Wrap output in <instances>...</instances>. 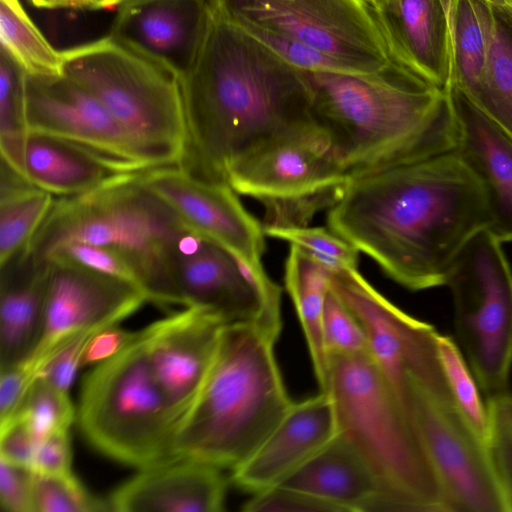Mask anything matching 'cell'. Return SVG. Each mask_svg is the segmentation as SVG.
<instances>
[{
	"label": "cell",
	"instance_id": "1",
	"mask_svg": "<svg viewBox=\"0 0 512 512\" xmlns=\"http://www.w3.org/2000/svg\"><path fill=\"white\" fill-rule=\"evenodd\" d=\"M327 223L389 278L419 291L446 285L490 215L482 185L454 151L411 143L349 170Z\"/></svg>",
	"mask_w": 512,
	"mask_h": 512
},
{
	"label": "cell",
	"instance_id": "2",
	"mask_svg": "<svg viewBox=\"0 0 512 512\" xmlns=\"http://www.w3.org/2000/svg\"><path fill=\"white\" fill-rule=\"evenodd\" d=\"M180 86L188 137L183 166L207 179L227 182L228 170L258 146L318 126L305 72L212 9Z\"/></svg>",
	"mask_w": 512,
	"mask_h": 512
},
{
	"label": "cell",
	"instance_id": "3",
	"mask_svg": "<svg viewBox=\"0 0 512 512\" xmlns=\"http://www.w3.org/2000/svg\"><path fill=\"white\" fill-rule=\"evenodd\" d=\"M280 331L258 321L226 325L203 388L176 434V458L233 471L290 408L274 347Z\"/></svg>",
	"mask_w": 512,
	"mask_h": 512
},
{
	"label": "cell",
	"instance_id": "4",
	"mask_svg": "<svg viewBox=\"0 0 512 512\" xmlns=\"http://www.w3.org/2000/svg\"><path fill=\"white\" fill-rule=\"evenodd\" d=\"M142 172H121L88 192L55 198L25 250L12 262L36 267L53 250L70 243L109 247L135 264L149 302L184 307L173 257L190 230L146 187Z\"/></svg>",
	"mask_w": 512,
	"mask_h": 512
},
{
	"label": "cell",
	"instance_id": "5",
	"mask_svg": "<svg viewBox=\"0 0 512 512\" xmlns=\"http://www.w3.org/2000/svg\"><path fill=\"white\" fill-rule=\"evenodd\" d=\"M304 72L313 119L347 171L420 139L456 142L448 91L402 66L381 75Z\"/></svg>",
	"mask_w": 512,
	"mask_h": 512
},
{
	"label": "cell",
	"instance_id": "6",
	"mask_svg": "<svg viewBox=\"0 0 512 512\" xmlns=\"http://www.w3.org/2000/svg\"><path fill=\"white\" fill-rule=\"evenodd\" d=\"M338 430L358 448L384 491L376 511L450 512L407 413L368 354L328 358Z\"/></svg>",
	"mask_w": 512,
	"mask_h": 512
},
{
	"label": "cell",
	"instance_id": "7",
	"mask_svg": "<svg viewBox=\"0 0 512 512\" xmlns=\"http://www.w3.org/2000/svg\"><path fill=\"white\" fill-rule=\"evenodd\" d=\"M61 54L64 74L104 105L153 168L185 164L188 137L176 73L109 34Z\"/></svg>",
	"mask_w": 512,
	"mask_h": 512
},
{
	"label": "cell",
	"instance_id": "8",
	"mask_svg": "<svg viewBox=\"0 0 512 512\" xmlns=\"http://www.w3.org/2000/svg\"><path fill=\"white\" fill-rule=\"evenodd\" d=\"M137 338L84 376L76 419L98 451L138 470L174 457L179 421Z\"/></svg>",
	"mask_w": 512,
	"mask_h": 512
},
{
	"label": "cell",
	"instance_id": "9",
	"mask_svg": "<svg viewBox=\"0 0 512 512\" xmlns=\"http://www.w3.org/2000/svg\"><path fill=\"white\" fill-rule=\"evenodd\" d=\"M488 228L460 250L446 285L454 305L457 343L485 400L509 391L512 370V270Z\"/></svg>",
	"mask_w": 512,
	"mask_h": 512
},
{
	"label": "cell",
	"instance_id": "10",
	"mask_svg": "<svg viewBox=\"0 0 512 512\" xmlns=\"http://www.w3.org/2000/svg\"><path fill=\"white\" fill-rule=\"evenodd\" d=\"M208 3L214 12L244 30H261L305 43L356 74L381 75L402 66L391 53L377 11L365 0Z\"/></svg>",
	"mask_w": 512,
	"mask_h": 512
},
{
	"label": "cell",
	"instance_id": "11",
	"mask_svg": "<svg viewBox=\"0 0 512 512\" xmlns=\"http://www.w3.org/2000/svg\"><path fill=\"white\" fill-rule=\"evenodd\" d=\"M347 173L326 134L313 126L258 146L228 170L226 181L264 207L314 217L336 201Z\"/></svg>",
	"mask_w": 512,
	"mask_h": 512
},
{
	"label": "cell",
	"instance_id": "12",
	"mask_svg": "<svg viewBox=\"0 0 512 512\" xmlns=\"http://www.w3.org/2000/svg\"><path fill=\"white\" fill-rule=\"evenodd\" d=\"M330 286L362 325L369 357L406 413L410 380L451 395L439 359L438 332L431 324L395 306L358 269L331 274Z\"/></svg>",
	"mask_w": 512,
	"mask_h": 512
},
{
	"label": "cell",
	"instance_id": "13",
	"mask_svg": "<svg viewBox=\"0 0 512 512\" xmlns=\"http://www.w3.org/2000/svg\"><path fill=\"white\" fill-rule=\"evenodd\" d=\"M407 413L441 483L450 512H505L487 449L458 411L452 396L410 380Z\"/></svg>",
	"mask_w": 512,
	"mask_h": 512
},
{
	"label": "cell",
	"instance_id": "14",
	"mask_svg": "<svg viewBox=\"0 0 512 512\" xmlns=\"http://www.w3.org/2000/svg\"><path fill=\"white\" fill-rule=\"evenodd\" d=\"M142 181L193 233L232 254L261 288L271 278L262 256L264 230L225 181L204 178L184 166H162L142 172Z\"/></svg>",
	"mask_w": 512,
	"mask_h": 512
},
{
	"label": "cell",
	"instance_id": "15",
	"mask_svg": "<svg viewBox=\"0 0 512 512\" xmlns=\"http://www.w3.org/2000/svg\"><path fill=\"white\" fill-rule=\"evenodd\" d=\"M25 100L30 133L76 143L101 154L125 171L153 168L104 105L65 74L26 75Z\"/></svg>",
	"mask_w": 512,
	"mask_h": 512
},
{
	"label": "cell",
	"instance_id": "16",
	"mask_svg": "<svg viewBox=\"0 0 512 512\" xmlns=\"http://www.w3.org/2000/svg\"><path fill=\"white\" fill-rule=\"evenodd\" d=\"M45 264L48 279L43 334L34 353L25 360L37 372L45 357L64 341L81 332L119 324L149 302L142 289L125 280L72 263Z\"/></svg>",
	"mask_w": 512,
	"mask_h": 512
},
{
	"label": "cell",
	"instance_id": "17",
	"mask_svg": "<svg viewBox=\"0 0 512 512\" xmlns=\"http://www.w3.org/2000/svg\"><path fill=\"white\" fill-rule=\"evenodd\" d=\"M226 325L206 310L186 306L140 330L151 370L179 426L203 388Z\"/></svg>",
	"mask_w": 512,
	"mask_h": 512
},
{
	"label": "cell",
	"instance_id": "18",
	"mask_svg": "<svg viewBox=\"0 0 512 512\" xmlns=\"http://www.w3.org/2000/svg\"><path fill=\"white\" fill-rule=\"evenodd\" d=\"M173 272L185 307L206 310L227 325L260 318V289L247 269L214 242L188 232L175 251Z\"/></svg>",
	"mask_w": 512,
	"mask_h": 512
},
{
	"label": "cell",
	"instance_id": "19",
	"mask_svg": "<svg viewBox=\"0 0 512 512\" xmlns=\"http://www.w3.org/2000/svg\"><path fill=\"white\" fill-rule=\"evenodd\" d=\"M211 19L208 0H128L109 35L177 74L192 65Z\"/></svg>",
	"mask_w": 512,
	"mask_h": 512
},
{
	"label": "cell",
	"instance_id": "20",
	"mask_svg": "<svg viewBox=\"0 0 512 512\" xmlns=\"http://www.w3.org/2000/svg\"><path fill=\"white\" fill-rule=\"evenodd\" d=\"M338 432L329 393L319 394L290 408L253 454L231 471L230 480L252 494L278 485L326 445Z\"/></svg>",
	"mask_w": 512,
	"mask_h": 512
},
{
	"label": "cell",
	"instance_id": "21",
	"mask_svg": "<svg viewBox=\"0 0 512 512\" xmlns=\"http://www.w3.org/2000/svg\"><path fill=\"white\" fill-rule=\"evenodd\" d=\"M448 95L457 129L454 152L482 185L488 229L501 242L512 241V135L457 86L450 85Z\"/></svg>",
	"mask_w": 512,
	"mask_h": 512
},
{
	"label": "cell",
	"instance_id": "22",
	"mask_svg": "<svg viewBox=\"0 0 512 512\" xmlns=\"http://www.w3.org/2000/svg\"><path fill=\"white\" fill-rule=\"evenodd\" d=\"M224 470L193 459L173 458L140 469L110 495L121 512H220L228 483Z\"/></svg>",
	"mask_w": 512,
	"mask_h": 512
},
{
	"label": "cell",
	"instance_id": "23",
	"mask_svg": "<svg viewBox=\"0 0 512 512\" xmlns=\"http://www.w3.org/2000/svg\"><path fill=\"white\" fill-rule=\"evenodd\" d=\"M377 13L395 61L448 91L452 77L450 0H389Z\"/></svg>",
	"mask_w": 512,
	"mask_h": 512
},
{
	"label": "cell",
	"instance_id": "24",
	"mask_svg": "<svg viewBox=\"0 0 512 512\" xmlns=\"http://www.w3.org/2000/svg\"><path fill=\"white\" fill-rule=\"evenodd\" d=\"M278 485L308 492L343 512H370L384 495L375 471L341 431Z\"/></svg>",
	"mask_w": 512,
	"mask_h": 512
},
{
	"label": "cell",
	"instance_id": "25",
	"mask_svg": "<svg viewBox=\"0 0 512 512\" xmlns=\"http://www.w3.org/2000/svg\"><path fill=\"white\" fill-rule=\"evenodd\" d=\"M121 172L130 171L93 150L44 134L29 133L22 155V176L58 197L88 192Z\"/></svg>",
	"mask_w": 512,
	"mask_h": 512
},
{
	"label": "cell",
	"instance_id": "26",
	"mask_svg": "<svg viewBox=\"0 0 512 512\" xmlns=\"http://www.w3.org/2000/svg\"><path fill=\"white\" fill-rule=\"evenodd\" d=\"M48 265L1 268L0 370L27 360L42 338Z\"/></svg>",
	"mask_w": 512,
	"mask_h": 512
},
{
	"label": "cell",
	"instance_id": "27",
	"mask_svg": "<svg viewBox=\"0 0 512 512\" xmlns=\"http://www.w3.org/2000/svg\"><path fill=\"white\" fill-rule=\"evenodd\" d=\"M331 272L300 248L290 245L285 261V288L301 323L320 391L328 381L329 361L322 341V317Z\"/></svg>",
	"mask_w": 512,
	"mask_h": 512
},
{
	"label": "cell",
	"instance_id": "28",
	"mask_svg": "<svg viewBox=\"0 0 512 512\" xmlns=\"http://www.w3.org/2000/svg\"><path fill=\"white\" fill-rule=\"evenodd\" d=\"M55 198L1 162L0 268L25 250Z\"/></svg>",
	"mask_w": 512,
	"mask_h": 512
},
{
	"label": "cell",
	"instance_id": "29",
	"mask_svg": "<svg viewBox=\"0 0 512 512\" xmlns=\"http://www.w3.org/2000/svg\"><path fill=\"white\" fill-rule=\"evenodd\" d=\"M451 84L472 98L483 77L493 35V5L487 0H450Z\"/></svg>",
	"mask_w": 512,
	"mask_h": 512
},
{
	"label": "cell",
	"instance_id": "30",
	"mask_svg": "<svg viewBox=\"0 0 512 512\" xmlns=\"http://www.w3.org/2000/svg\"><path fill=\"white\" fill-rule=\"evenodd\" d=\"M493 14L486 67L470 100L512 135V7L493 5Z\"/></svg>",
	"mask_w": 512,
	"mask_h": 512
},
{
	"label": "cell",
	"instance_id": "31",
	"mask_svg": "<svg viewBox=\"0 0 512 512\" xmlns=\"http://www.w3.org/2000/svg\"><path fill=\"white\" fill-rule=\"evenodd\" d=\"M0 42V50L26 75H64L61 51L44 37L19 0H0Z\"/></svg>",
	"mask_w": 512,
	"mask_h": 512
},
{
	"label": "cell",
	"instance_id": "32",
	"mask_svg": "<svg viewBox=\"0 0 512 512\" xmlns=\"http://www.w3.org/2000/svg\"><path fill=\"white\" fill-rule=\"evenodd\" d=\"M437 348L453 401L478 439L487 449L490 415L487 401L457 341L438 333Z\"/></svg>",
	"mask_w": 512,
	"mask_h": 512
},
{
	"label": "cell",
	"instance_id": "33",
	"mask_svg": "<svg viewBox=\"0 0 512 512\" xmlns=\"http://www.w3.org/2000/svg\"><path fill=\"white\" fill-rule=\"evenodd\" d=\"M26 73L0 50L1 162L21 173L22 155L29 135L25 100Z\"/></svg>",
	"mask_w": 512,
	"mask_h": 512
},
{
	"label": "cell",
	"instance_id": "34",
	"mask_svg": "<svg viewBox=\"0 0 512 512\" xmlns=\"http://www.w3.org/2000/svg\"><path fill=\"white\" fill-rule=\"evenodd\" d=\"M264 233L300 248L332 274L357 269L360 252L330 228L290 227L268 229Z\"/></svg>",
	"mask_w": 512,
	"mask_h": 512
},
{
	"label": "cell",
	"instance_id": "35",
	"mask_svg": "<svg viewBox=\"0 0 512 512\" xmlns=\"http://www.w3.org/2000/svg\"><path fill=\"white\" fill-rule=\"evenodd\" d=\"M16 414L28 419L40 440L52 432L69 430L76 418L68 391L40 376L34 379Z\"/></svg>",
	"mask_w": 512,
	"mask_h": 512
},
{
	"label": "cell",
	"instance_id": "36",
	"mask_svg": "<svg viewBox=\"0 0 512 512\" xmlns=\"http://www.w3.org/2000/svg\"><path fill=\"white\" fill-rule=\"evenodd\" d=\"M486 401L490 415L488 457L505 512H512V394Z\"/></svg>",
	"mask_w": 512,
	"mask_h": 512
},
{
	"label": "cell",
	"instance_id": "37",
	"mask_svg": "<svg viewBox=\"0 0 512 512\" xmlns=\"http://www.w3.org/2000/svg\"><path fill=\"white\" fill-rule=\"evenodd\" d=\"M35 473V472H34ZM35 512H99L111 510L108 500L90 494L74 475L35 473Z\"/></svg>",
	"mask_w": 512,
	"mask_h": 512
},
{
	"label": "cell",
	"instance_id": "38",
	"mask_svg": "<svg viewBox=\"0 0 512 512\" xmlns=\"http://www.w3.org/2000/svg\"><path fill=\"white\" fill-rule=\"evenodd\" d=\"M322 341L327 358L369 355L362 325L331 286L326 296L322 317Z\"/></svg>",
	"mask_w": 512,
	"mask_h": 512
},
{
	"label": "cell",
	"instance_id": "39",
	"mask_svg": "<svg viewBox=\"0 0 512 512\" xmlns=\"http://www.w3.org/2000/svg\"><path fill=\"white\" fill-rule=\"evenodd\" d=\"M52 261L72 263L104 273L130 282L144 291L141 275L132 260L109 247L85 243L66 244L53 250L38 266Z\"/></svg>",
	"mask_w": 512,
	"mask_h": 512
},
{
	"label": "cell",
	"instance_id": "40",
	"mask_svg": "<svg viewBox=\"0 0 512 512\" xmlns=\"http://www.w3.org/2000/svg\"><path fill=\"white\" fill-rule=\"evenodd\" d=\"M245 31L300 70L308 72L354 73L343 63L305 43L261 30Z\"/></svg>",
	"mask_w": 512,
	"mask_h": 512
},
{
	"label": "cell",
	"instance_id": "41",
	"mask_svg": "<svg viewBox=\"0 0 512 512\" xmlns=\"http://www.w3.org/2000/svg\"><path fill=\"white\" fill-rule=\"evenodd\" d=\"M245 512H343L338 506L308 492L275 485L253 494L243 505Z\"/></svg>",
	"mask_w": 512,
	"mask_h": 512
},
{
	"label": "cell",
	"instance_id": "42",
	"mask_svg": "<svg viewBox=\"0 0 512 512\" xmlns=\"http://www.w3.org/2000/svg\"><path fill=\"white\" fill-rule=\"evenodd\" d=\"M100 330L81 332L61 343L43 360L37 376L68 391L81 367L83 352L89 339Z\"/></svg>",
	"mask_w": 512,
	"mask_h": 512
},
{
	"label": "cell",
	"instance_id": "43",
	"mask_svg": "<svg viewBox=\"0 0 512 512\" xmlns=\"http://www.w3.org/2000/svg\"><path fill=\"white\" fill-rule=\"evenodd\" d=\"M40 442L28 419L15 414L0 423V459L32 469Z\"/></svg>",
	"mask_w": 512,
	"mask_h": 512
},
{
	"label": "cell",
	"instance_id": "44",
	"mask_svg": "<svg viewBox=\"0 0 512 512\" xmlns=\"http://www.w3.org/2000/svg\"><path fill=\"white\" fill-rule=\"evenodd\" d=\"M34 471L0 459V504L8 512H35Z\"/></svg>",
	"mask_w": 512,
	"mask_h": 512
},
{
	"label": "cell",
	"instance_id": "45",
	"mask_svg": "<svg viewBox=\"0 0 512 512\" xmlns=\"http://www.w3.org/2000/svg\"><path fill=\"white\" fill-rule=\"evenodd\" d=\"M72 452L69 430H59L43 437L37 447L32 470L38 474L70 476Z\"/></svg>",
	"mask_w": 512,
	"mask_h": 512
},
{
	"label": "cell",
	"instance_id": "46",
	"mask_svg": "<svg viewBox=\"0 0 512 512\" xmlns=\"http://www.w3.org/2000/svg\"><path fill=\"white\" fill-rule=\"evenodd\" d=\"M37 373L27 362L0 370V423L18 411Z\"/></svg>",
	"mask_w": 512,
	"mask_h": 512
},
{
	"label": "cell",
	"instance_id": "47",
	"mask_svg": "<svg viewBox=\"0 0 512 512\" xmlns=\"http://www.w3.org/2000/svg\"><path fill=\"white\" fill-rule=\"evenodd\" d=\"M138 331L123 329L118 324L95 333L88 341L81 360V367L102 363L123 351L138 336Z\"/></svg>",
	"mask_w": 512,
	"mask_h": 512
},
{
	"label": "cell",
	"instance_id": "48",
	"mask_svg": "<svg viewBox=\"0 0 512 512\" xmlns=\"http://www.w3.org/2000/svg\"><path fill=\"white\" fill-rule=\"evenodd\" d=\"M56 8L97 10V0H53L52 9Z\"/></svg>",
	"mask_w": 512,
	"mask_h": 512
},
{
	"label": "cell",
	"instance_id": "49",
	"mask_svg": "<svg viewBox=\"0 0 512 512\" xmlns=\"http://www.w3.org/2000/svg\"><path fill=\"white\" fill-rule=\"evenodd\" d=\"M128 0H97V10L120 6Z\"/></svg>",
	"mask_w": 512,
	"mask_h": 512
},
{
	"label": "cell",
	"instance_id": "50",
	"mask_svg": "<svg viewBox=\"0 0 512 512\" xmlns=\"http://www.w3.org/2000/svg\"><path fill=\"white\" fill-rule=\"evenodd\" d=\"M37 8L52 9L53 0H29Z\"/></svg>",
	"mask_w": 512,
	"mask_h": 512
},
{
	"label": "cell",
	"instance_id": "51",
	"mask_svg": "<svg viewBox=\"0 0 512 512\" xmlns=\"http://www.w3.org/2000/svg\"><path fill=\"white\" fill-rule=\"evenodd\" d=\"M368 2L376 11L382 9L389 0H365Z\"/></svg>",
	"mask_w": 512,
	"mask_h": 512
},
{
	"label": "cell",
	"instance_id": "52",
	"mask_svg": "<svg viewBox=\"0 0 512 512\" xmlns=\"http://www.w3.org/2000/svg\"><path fill=\"white\" fill-rule=\"evenodd\" d=\"M494 6L512 7V0H487Z\"/></svg>",
	"mask_w": 512,
	"mask_h": 512
}]
</instances>
